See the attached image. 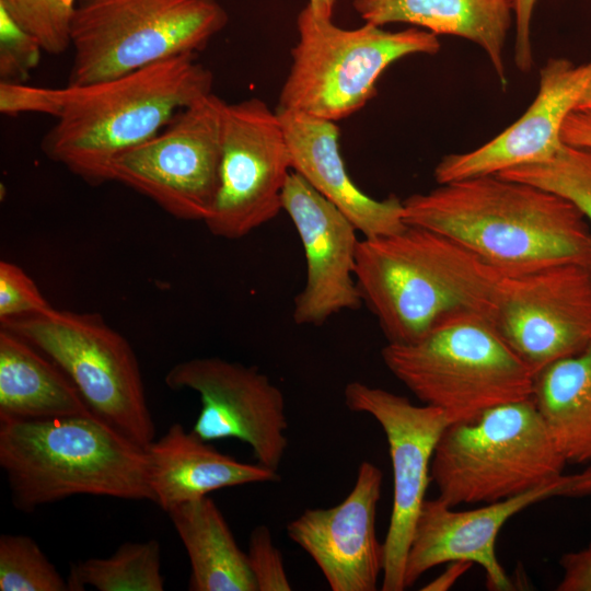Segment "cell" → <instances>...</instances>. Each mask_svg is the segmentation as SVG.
Listing matches in <instances>:
<instances>
[{
	"instance_id": "6da1fadb",
	"label": "cell",
	"mask_w": 591,
	"mask_h": 591,
	"mask_svg": "<svg viewBox=\"0 0 591 591\" xmlns=\"http://www.w3.org/2000/svg\"><path fill=\"white\" fill-rule=\"evenodd\" d=\"M407 225L450 237L502 274L556 264L591 268V229L566 198L497 174L440 184L403 200Z\"/></svg>"
},
{
	"instance_id": "7a4b0ae2",
	"label": "cell",
	"mask_w": 591,
	"mask_h": 591,
	"mask_svg": "<svg viewBox=\"0 0 591 591\" xmlns=\"http://www.w3.org/2000/svg\"><path fill=\"white\" fill-rule=\"evenodd\" d=\"M356 282L389 344H412L460 312L489 316L503 275L450 237L407 225L359 240Z\"/></svg>"
},
{
	"instance_id": "3957f363",
	"label": "cell",
	"mask_w": 591,
	"mask_h": 591,
	"mask_svg": "<svg viewBox=\"0 0 591 591\" xmlns=\"http://www.w3.org/2000/svg\"><path fill=\"white\" fill-rule=\"evenodd\" d=\"M195 55L83 85H68L62 113L42 140L44 153L92 185L109 181L124 152L151 139L185 107L212 92Z\"/></svg>"
},
{
	"instance_id": "277c9868",
	"label": "cell",
	"mask_w": 591,
	"mask_h": 591,
	"mask_svg": "<svg viewBox=\"0 0 591 591\" xmlns=\"http://www.w3.org/2000/svg\"><path fill=\"white\" fill-rule=\"evenodd\" d=\"M0 466L23 512L76 495L154 502L146 449L94 414L1 421Z\"/></svg>"
},
{
	"instance_id": "5b68a950",
	"label": "cell",
	"mask_w": 591,
	"mask_h": 591,
	"mask_svg": "<svg viewBox=\"0 0 591 591\" xmlns=\"http://www.w3.org/2000/svg\"><path fill=\"white\" fill-rule=\"evenodd\" d=\"M381 356L397 380L450 424L532 397L534 372L482 313L452 314L415 343H387Z\"/></svg>"
},
{
	"instance_id": "8992f818",
	"label": "cell",
	"mask_w": 591,
	"mask_h": 591,
	"mask_svg": "<svg viewBox=\"0 0 591 591\" xmlns=\"http://www.w3.org/2000/svg\"><path fill=\"white\" fill-rule=\"evenodd\" d=\"M566 464L528 398L450 424L434 449L430 477L450 507L491 503L561 475Z\"/></svg>"
},
{
	"instance_id": "52a82bcc",
	"label": "cell",
	"mask_w": 591,
	"mask_h": 591,
	"mask_svg": "<svg viewBox=\"0 0 591 591\" xmlns=\"http://www.w3.org/2000/svg\"><path fill=\"white\" fill-rule=\"evenodd\" d=\"M299 39L277 109L329 120L349 117L376 93L384 70L404 57L440 50L437 35L410 27L391 32L366 22L347 30L305 7L297 20Z\"/></svg>"
},
{
	"instance_id": "ba28073f",
	"label": "cell",
	"mask_w": 591,
	"mask_h": 591,
	"mask_svg": "<svg viewBox=\"0 0 591 591\" xmlns=\"http://www.w3.org/2000/svg\"><path fill=\"white\" fill-rule=\"evenodd\" d=\"M227 22L225 11L215 0H82L71 26L68 85L195 55Z\"/></svg>"
},
{
	"instance_id": "9c48e42d",
	"label": "cell",
	"mask_w": 591,
	"mask_h": 591,
	"mask_svg": "<svg viewBox=\"0 0 591 591\" xmlns=\"http://www.w3.org/2000/svg\"><path fill=\"white\" fill-rule=\"evenodd\" d=\"M0 325L56 363L95 416L143 449L155 439L137 357L101 314L53 308Z\"/></svg>"
},
{
	"instance_id": "30bf717a",
	"label": "cell",
	"mask_w": 591,
	"mask_h": 591,
	"mask_svg": "<svg viewBox=\"0 0 591 591\" xmlns=\"http://www.w3.org/2000/svg\"><path fill=\"white\" fill-rule=\"evenodd\" d=\"M225 105L211 92L185 107L151 139L116 158L109 181L177 219L205 221L218 190Z\"/></svg>"
},
{
	"instance_id": "8fae6325",
	"label": "cell",
	"mask_w": 591,
	"mask_h": 591,
	"mask_svg": "<svg viewBox=\"0 0 591 591\" xmlns=\"http://www.w3.org/2000/svg\"><path fill=\"white\" fill-rule=\"evenodd\" d=\"M488 317L535 374L591 344V268L565 263L503 274Z\"/></svg>"
},
{
	"instance_id": "7c38bea8",
	"label": "cell",
	"mask_w": 591,
	"mask_h": 591,
	"mask_svg": "<svg viewBox=\"0 0 591 591\" xmlns=\"http://www.w3.org/2000/svg\"><path fill=\"white\" fill-rule=\"evenodd\" d=\"M291 172L278 112L257 97L227 103L218 190L204 221L209 231L240 239L273 220Z\"/></svg>"
},
{
	"instance_id": "4fadbf2b",
	"label": "cell",
	"mask_w": 591,
	"mask_h": 591,
	"mask_svg": "<svg viewBox=\"0 0 591 591\" xmlns=\"http://www.w3.org/2000/svg\"><path fill=\"white\" fill-rule=\"evenodd\" d=\"M344 399L351 412L371 415L387 440L394 496L383 542L382 590L402 591L408 549L431 480L432 456L450 421L437 407L415 405L405 396L358 381L345 386Z\"/></svg>"
},
{
	"instance_id": "5bb4252c",
	"label": "cell",
	"mask_w": 591,
	"mask_h": 591,
	"mask_svg": "<svg viewBox=\"0 0 591 591\" xmlns=\"http://www.w3.org/2000/svg\"><path fill=\"white\" fill-rule=\"evenodd\" d=\"M172 390L199 394L201 409L193 431L205 441L239 439L260 465L277 471L288 448L281 390L256 367L219 357L182 361L165 375Z\"/></svg>"
},
{
	"instance_id": "9a60e30c",
	"label": "cell",
	"mask_w": 591,
	"mask_h": 591,
	"mask_svg": "<svg viewBox=\"0 0 591 591\" xmlns=\"http://www.w3.org/2000/svg\"><path fill=\"white\" fill-rule=\"evenodd\" d=\"M591 495V464L573 474H561L523 494L486 503L477 509L454 510L436 499H426L416 521L405 566V588L429 569L454 560L480 566L491 590L514 586L496 556V540L505 523L528 507L554 497Z\"/></svg>"
},
{
	"instance_id": "2e32d148",
	"label": "cell",
	"mask_w": 591,
	"mask_h": 591,
	"mask_svg": "<svg viewBox=\"0 0 591 591\" xmlns=\"http://www.w3.org/2000/svg\"><path fill=\"white\" fill-rule=\"evenodd\" d=\"M282 210L298 232L306 260L305 285L294 299V323L322 325L337 313L359 309L363 302L355 275L359 242L355 224L293 171L282 192Z\"/></svg>"
},
{
	"instance_id": "e0dca14e",
	"label": "cell",
	"mask_w": 591,
	"mask_h": 591,
	"mask_svg": "<svg viewBox=\"0 0 591 591\" xmlns=\"http://www.w3.org/2000/svg\"><path fill=\"white\" fill-rule=\"evenodd\" d=\"M383 474L363 461L349 495L337 506L306 509L287 534L315 561L333 591H374L384 567L376 537V508Z\"/></svg>"
},
{
	"instance_id": "ac0fdd59",
	"label": "cell",
	"mask_w": 591,
	"mask_h": 591,
	"mask_svg": "<svg viewBox=\"0 0 591 591\" xmlns=\"http://www.w3.org/2000/svg\"><path fill=\"white\" fill-rule=\"evenodd\" d=\"M591 82V60L575 65L548 58L540 70L538 91L524 114L480 147L444 155L434 169L437 183L498 174L551 159L564 143L561 129Z\"/></svg>"
},
{
	"instance_id": "d6986e66",
	"label": "cell",
	"mask_w": 591,
	"mask_h": 591,
	"mask_svg": "<svg viewBox=\"0 0 591 591\" xmlns=\"http://www.w3.org/2000/svg\"><path fill=\"white\" fill-rule=\"evenodd\" d=\"M280 117L292 171L334 204L364 237L387 235L407 227L403 200L394 195L375 199L350 178L334 121L276 109Z\"/></svg>"
},
{
	"instance_id": "ffe728a7",
	"label": "cell",
	"mask_w": 591,
	"mask_h": 591,
	"mask_svg": "<svg viewBox=\"0 0 591 591\" xmlns=\"http://www.w3.org/2000/svg\"><path fill=\"white\" fill-rule=\"evenodd\" d=\"M146 452L154 502L166 512L221 488L280 479L277 471L223 454L177 422Z\"/></svg>"
},
{
	"instance_id": "44dd1931",
	"label": "cell",
	"mask_w": 591,
	"mask_h": 591,
	"mask_svg": "<svg viewBox=\"0 0 591 591\" xmlns=\"http://www.w3.org/2000/svg\"><path fill=\"white\" fill-rule=\"evenodd\" d=\"M369 23H408L434 35H453L479 46L500 84H508L503 48L512 24V0H354Z\"/></svg>"
},
{
	"instance_id": "7402d4cb",
	"label": "cell",
	"mask_w": 591,
	"mask_h": 591,
	"mask_svg": "<svg viewBox=\"0 0 591 591\" xmlns=\"http://www.w3.org/2000/svg\"><path fill=\"white\" fill-rule=\"evenodd\" d=\"M91 414L56 363L23 338L0 328V422Z\"/></svg>"
},
{
	"instance_id": "603a6c76",
	"label": "cell",
	"mask_w": 591,
	"mask_h": 591,
	"mask_svg": "<svg viewBox=\"0 0 591 591\" xmlns=\"http://www.w3.org/2000/svg\"><path fill=\"white\" fill-rule=\"evenodd\" d=\"M190 563L193 591H257L246 553L208 496L167 511Z\"/></svg>"
},
{
	"instance_id": "cb8c5ba5",
	"label": "cell",
	"mask_w": 591,
	"mask_h": 591,
	"mask_svg": "<svg viewBox=\"0 0 591 591\" xmlns=\"http://www.w3.org/2000/svg\"><path fill=\"white\" fill-rule=\"evenodd\" d=\"M567 463L591 464V344L534 375L531 397Z\"/></svg>"
},
{
	"instance_id": "d4e9b609",
	"label": "cell",
	"mask_w": 591,
	"mask_h": 591,
	"mask_svg": "<svg viewBox=\"0 0 591 591\" xmlns=\"http://www.w3.org/2000/svg\"><path fill=\"white\" fill-rule=\"evenodd\" d=\"M67 580L70 591H163L160 544L125 542L109 557L72 564Z\"/></svg>"
},
{
	"instance_id": "484cf974",
	"label": "cell",
	"mask_w": 591,
	"mask_h": 591,
	"mask_svg": "<svg viewBox=\"0 0 591 591\" xmlns=\"http://www.w3.org/2000/svg\"><path fill=\"white\" fill-rule=\"evenodd\" d=\"M497 175L529 183L566 198L591 223V149L563 143L544 162L521 165Z\"/></svg>"
},
{
	"instance_id": "4316f807",
	"label": "cell",
	"mask_w": 591,
	"mask_h": 591,
	"mask_svg": "<svg viewBox=\"0 0 591 591\" xmlns=\"http://www.w3.org/2000/svg\"><path fill=\"white\" fill-rule=\"evenodd\" d=\"M0 591H70L38 544L22 534L0 536Z\"/></svg>"
},
{
	"instance_id": "83f0119b",
	"label": "cell",
	"mask_w": 591,
	"mask_h": 591,
	"mask_svg": "<svg viewBox=\"0 0 591 591\" xmlns=\"http://www.w3.org/2000/svg\"><path fill=\"white\" fill-rule=\"evenodd\" d=\"M77 7V0H0V8L51 55L71 47Z\"/></svg>"
},
{
	"instance_id": "f1b7e54d",
	"label": "cell",
	"mask_w": 591,
	"mask_h": 591,
	"mask_svg": "<svg viewBox=\"0 0 591 591\" xmlns=\"http://www.w3.org/2000/svg\"><path fill=\"white\" fill-rule=\"evenodd\" d=\"M43 47L0 8V78L25 82L38 66Z\"/></svg>"
},
{
	"instance_id": "f546056e",
	"label": "cell",
	"mask_w": 591,
	"mask_h": 591,
	"mask_svg": "<svg viewBox=\"0 0 591 591\" xmlns=\"http://www.w3.org/2000/svg\"><path fill=\"white\" fill-rule=\"evenodd\" d=\"M53 308L21 267L0 262V322L42 314Z\"/></svg>"
},
{
	"instance_id": "4dcf8cb0",
	"label": "cell",
	"mask_w": 591,
	"mask_h": 591,
	"mask_svg": "<svg viewBox=\"0 0 591 591\" xmlns=\"http://www.w3.org/2000/svg\"><path fill=\"white\" fill-rule=\"evenodd\" d=\"M246 555L257 591H290L292 589L282 555L274 545L271 533L266 525H257L252 531Z\"/></svg>"
},
{
	"instance_id": "1f68e13d",
	"label": "cell",
	"mask_w": 591,
	"mask_h": 591,
	"mask_svg": "<svg viewBox=\"0 0 591 591\" xmlns=\"http://www.w3.org/2000/svg\"><path fill=\"white\" fill-rule=\"evenodd\" d=\"M67 89L43 88L24 82H0V112L5 116L25 113L46 114L58 118L66 103Z\"/></svg>"
},
{
	"instance_id": "d6a6232c",
	"label": "cell",
	"mask_w": 591,
	"mask_h": 591,
	"mask_svg": "<svg viewBox=\"0 0 591 591\" xmlns=\"http://www.w3.org/2000/svg\"><path fill=\"white\" fill-rule=\"evenodd\" d=\"M537 0H512L515 18L513 60L521 72H529L534 63L531 42V22Z\"/></svg>"
},
{
	"instance_id": "836d02e7",
	"label": "cell",
	"mask_w": 591,
	"mask_h": 591,
	"mask_svg": "<svg viewBox=\"0 0 591 591\" xmlns=\"http://www.w3.org/2000/svg\"><path fill=\"white\" fill-rule=\"evenodd\" d=\"M563 578L558 591H591V544L581 551L570 552L560 558Z\"/></svg>"
},
{
	"instance_id": "e575fe53",
	"label": "cell",
	"mask_w": 591,
	"mask_h": 591,
	"mask_svg": "<svg viewBox=\"0 0 591 591\" xmlns=\"http://www.w3.org/2000/svg\"><path fill=\"white\" fill-rule=\"evenodd\" d=\"M564 143L591 149V113L572 112L561 129Z\"/></svg>"
},
{
	"instance_id": "d590c367",
	"label": "cell",
	"mask_w": 591,
	"mask_h": 591,
	"mask_svg": "<svg viewBox=\"0 0 591 591\" xmlns=\"http://www.w3.org/2000/svg\"><path fill=\"white\" fill-rule=\"evenodd\" d=\"M447 569L437 578L427 583L424 591H445L449 590L473 565L465 560H454L448 563Z\"/></svg>"
},
{
	"instance_id": "8d00e7d4",
	"label": "cell",
	"mask_w": 591,
	"mask_h": 591,
	"mask_svg": "<svg viewBox=\"0 0 591 591\" xmlns=\"http://www.w3.org/2000/svg\"><path fill=\"white\" fill-rule=\"evenodd\" d=\"M336 0H309L308 8L320 18L332 19Z\"/></svg>"
},
{
	"instance_id": "74e56055",
	"label": "cell",
	"mask_w": 591,
	"mask_h": 591,
	"mask_svg": "<svg viewBox=\"0 0 591 591\" xmlns=\"http://www.w3.org/2000/svg\"><path fill=\"white\" fill-rule=\"evenodd\" d=\"M576 111L591 113V82L583 92Z\"/></svg>"
}]
</instances>
